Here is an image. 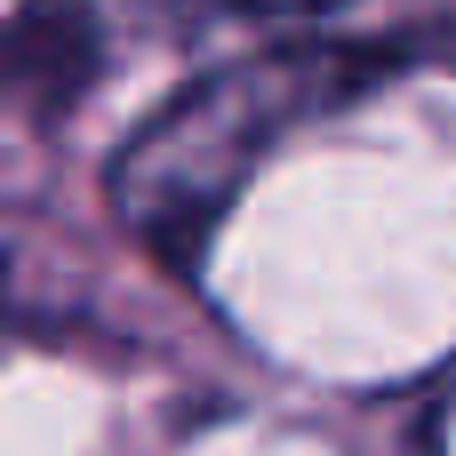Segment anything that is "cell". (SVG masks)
<instances>
[{"label":"cell","instance_id":"1","mask_svg":"<svg viewBox=\"0 0 456 456\" xmlns=\"http://www.w3.org/2000/svg\"><path fill=\"white\" fill-rule=\"evenodd\" d=\"M369 72H385V48H273L248 56L232 72H208L200 88L168 96L128 152L112 160V208L120 224L160 248L168 265H192V248L216 232V216L232 208V192L248 184V168L273 152V136H289L297 120L345 104L369 88Z\"/></svg>","mask_w":456,"mask_h":456},{"label":"cell","instance_id":"2","mask_svg":"<svg viewBox=\"0 0 456 456\" xmlns=\"http://www.w3.org/2000/svg\"><path fill=\"white\" fill-rule=\"evenodd\" d=\"M96 64H104L96 0H16V16H8V72H16V88L40 112L80 104Z\"/></svg>","mask_w":456,"mask_h":456},{"label":"cell","instance_id":"3","mask_svg":"<svg viewBox=\"0 0 456 456\" xmlns=\"http://www.w3.org/2000/svg\"><path fill=\"white\" fill-rule=\"evenodd\" d=\"M240 8H256V16H305V8H329V0H240Z\"/></svg>","mask_w":456,"mask_h":456}]
</instances>
